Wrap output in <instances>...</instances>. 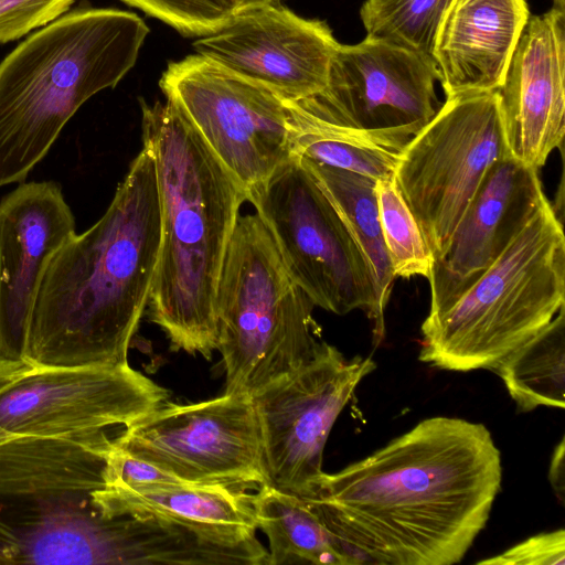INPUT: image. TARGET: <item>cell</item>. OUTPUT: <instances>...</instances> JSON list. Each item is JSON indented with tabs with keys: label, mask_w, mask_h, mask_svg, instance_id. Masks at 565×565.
Returning <instances> with one entry per match:
<instances>
[{
	"label": "cell",
	"mask_w": 565,
	"mask_h": 565,
	"mask_svg": "<svg viewBox=\"0 0 565 565\" xmlns=\"http://www.w3.org/2000/svg\"><path fill=\"white\" fill-rule=\"evenodd\" d=\"M225 393L254 396L320 348L313 302L292 280L258 215H239L216 291Z\"/></svg>",
	"instance_id": "cell-7"
},
{
	"label": "cell",
	"mask_w": 565,
	"mask_h": 565,
	"mask_svg": "<svg viewBox=\"0 0 565 565\" xmlns=\"http://www.w3.org/2000/svg\"><path fill=\"white\" fill-rule=\"evenodd\" d=\"M547 478L561 503L565 500V438H561L551 457Z\"/></svg>",
	"instance_id": "cell-31"
},
{
	"label": "cell",
	"mask_w": 565,
	"mask_h": 565,
	"mask_svg": "<svg viewBox=\"0 0 565 565\" xmlns=\"http://www.w3.org/2000/svg\"><path fill=\"white\" fill-rule=\"evenodd\" d=\"M380 221L395 278H428L433 255L393 175L375 184Z\"/></svg>",
	"instance_id": "cell-26"
},
{
	"label": "cell",
	"mask_w": 565,
	"mask_h": 565,
	"mask_svg": "<svg viewBox=\"0 0 565 565\" xmlns=\"http://www.w3.org/2000/svg\"><path fill=\"white\" fill-rule=\"evenodd\" d=\"M113 438L0 443V564H115L120 516L98 504Z\"/></svg>",
	"instance_id": "cell-5"
},
{
	"label": "cell",
	"mask_w": 565,
	"mask_h": 565,
	"mask_svg": "<svg viewBox=\"0 0 565 565\" xmlns=\"http://www.w3.org/2000/svg\"><path fill=\"white\" fill-rule=\"evenodd\" d=\"M250 494L257 529L266 535L268 565L363 563L324 525L308 501L265 483Z\"/></svg>",
	"instance_id": "cell-21"
},
{
	"label": "cell",
	"mask_w": 565,
	"mask_h": 565,
	"mask_svg": "<svg viewBox=\"0 0 565 565\" xmlns=\"http://www.w3.org/2000/svg\"><path fill=\"white\" fill-rule=\"evenodd\" d=\"M234 7L235 11H242L245 9L263 6L266 3L276 2L277 0H228Z\"/></svg>",
	"instance_id": "cell-33"
},
{
	"label": "cell",
	"mask_w": 565,
	"mask_h": 565,
	"mask_svg": "<svg viewBox=\"0 0 565 565\" xmlns=\"http://www.w3.org/2000/svg\"><path fill=\"white\" fill-rule=\"evenodd\" d=\"M75 0H0V44L64 15Z\"/></svg>",
	"instance_id": "cell-28"
},
{
	"label": "cell",
	"mask_w": 565,
	"mask_h": 565,
	"mask_svg": "<svg viewBox=\"0 0 565 565\" xmlns=\"http://www.w3.org/2000/svg\"><path fill=\"white\" fill-rule=\"evenodd\" d=\"M98 504L106 518L153 516L226 539L256 536L250 494L225 486L189 482L138 489L106 486L99 491Z\"/></svg>",
	"instance_id": "cell-20"
},
{
	"label": "cell",
	"mask_w": 565,
	"mask_h": 565,
	"mask_svg": "<svg viewBox=\"0 0 565 565\" xmlns=\"http://www.w3.org/2000/svg\"><path fill=\"white\" fill-rule=\"evenodd\" d=\"M30 366L31 364L23 361L0 358V391Z\"/></svg>",
	"instance_id": "cell-32"
},
{
	"label": "cell",
	"mask_w": 565,
	"mask_h": 565,
	"mask_svg": "<svg viewBox=\"0 0 565 565\" xmlns=\"http://www.w3.org/2000/svg\"><path fill=\"white\" fill-rule=\"evenodd\" d=\"M507 156L498 90L446 98L405 145L393 178L434 260L489 169Z\"/></svg>",
	"instance_id": "cell-9"
},
{
	"label": "cell",
	"mask_w": 565,
	"mask_h": 565,
	"mask_svg": "<svg viewBox=\"0 0 565 565\" xmlns=\"http://www.w3.org/2000/svg\"><path fill=\"white\" fill-rule=\"evenodd\" d=\"M375 367L371 358L345 359L322 341L307 363L252 396L270 484L306 499L313 497L324 472L330 431Z\"/></svg>",
	"instance_id": "cell-13"
},
{
	"label": "cell",
	"mask_w": 565,
	"mask_h": 565,
	"mask_svg": "<svg viewBox=\"0 0 565 565\" xmlns=\"http://www.w3.org/2000/svg\"><path fill=\"white\" fill-rule=\"evenodd\" d=\"M502 471L483 424L434 416L338 472H323L305 499L356 556L452 565L486 527Z\"/></svg>",
	"instance_id": "cell-1"
},
{
	"label": "cell",
	"mask_w": 565,
	"mask_h": 565,
	"mask_svg": "<svg viewBox=\"0 0 565 565\" xmlns=\"http://www.w3.org/2000/svg\"><path fill=\"white\" fill-rule=\"evenodd\" d=\"M107 487L148 488L184 482L158 466L111 445L105 467Z\"/></svg>",
	"instance_id": "cell-29"
},
{
	"label": "cell",
	"mask_w": 565,
	"mask_h": 565,
	"mask_svg": "<svg viewBox=\"0 0 565 565\" xmlns=\"http://www.w3.org/2000/svg\"><path fill=\"white\" fill-rule=\"evenodd\" d=\"M565 306V235L546 200L478 280L422 324L418 359L434 367L491 370Z\"/></svg>",
	"instance_id": "cell-6"
},
{
	"label": "cell",
	"mask_w": 565,
	"mask_h": 565,
	"mask_svg": "<svg viewBox=\"0 0 565 565\" xmlns=\"http://www.w3.org/2000/svg\"><path fill=\"white\" fill-rule=\"evenodd\" d=\"M166 22L185 35L206 36L226 25L236 13L228 0H122Z\"/></svg>",
	"instance_id": "cell-27"
},
{
	"label": "cell",
	"mask_w": 565,
	"mask_h": 565,
	"mask_svg": "<svg viewBox=\"0 0 565 565\" xmlns=\"http://www.w3.org/2000/svg\"><path fill=\"white\" fill-rule=\"evenodd\" d=\"M498 93L509 156L539 170L565 134V11L530 15Z\"/></svg>",
	"instance_id": "cell-18"
},
{
	"label": "cell",
	"mask_w": 565,
	"mask_h": 565,
	"mask_svg": "<svg viewBox=\"0 0 565 565\" xmlns=\"http://www.w3.org/2000/svg\"><path fill=\"white\" fill-rule=\"evenodd\" d=\"M547 198L539 170L507 156L492 164L428 276L429 311L440 315L503 253Z\"/></svg>",
	"instance_id": "cell-17"
},
{
	"label": "cell",
	"mask_w": 565,
	"mask_h": 565,
	"mask_svg": "<svg viewBox=\"0 0 565 565\" xmlns=\"http://www.w3.org/2000/svg\"><path fill=\"white\" fill-rule=\"evenodd\" d=\"M482 565H564V529L533 535L501 554L478 562Z\"/></svg>",
	"instance_id": "cell-30"
},
{
	"label": "cell",
	"mask_w": 565,
	"mask_h": 565,
	"mask_svg": "<svg viewBox=\"0 0 565 565\" xmlns=\"http://www.w3.org/2000/svg\"><path fill=\"white\" fill-rule=\"evenodd\" d=\"M161 220L150 320L174 351L211 359L218 343L216 291L246 192L172 102L141 103Z\"/></svg>",
	"instance_id": "cell-3"
},
{
	"label": "cell",
	"mask_w": 565,
	"mask_h": 565,
	"mask_svg": "<svg viewBox=\"0 0 565 565\" xmlns=\"http://www.w3.org/2000/svg\"><path fill=\"white\" fill-rule=\"evenodd\" d=\"M75 218L53 181L21 183L0 201V358L23 361L43 273L75 234Z\"/></svg>",
	"instance_id": "cell-16"
},
{
	"label": "cell",
	"mask_w": 565,
	"mask_h": 565,
	"mask_svg": "<svg viewBox=\"0 0 565 565\" xmlns=\"http://www.w3.org/2000/svg\"><path fill=\"white\" fill-rule=\"evenodd\" d=\"M160 238L154 161L142 147L104 215L50 259L30 318L24 362L38 367L129 364Z\"/></svg>",
	"instance_id": "cell-2"
},
{
	"label": "cell",
	"mask_w": 565,
	"mask_h": 565,
	"mask_svg": "<svg viewBox=\"0 0 565 565\" xmlns=\"http://www.w3.org/2000/svg\"><path fill=\"white\" fill-rule=\"evenodd\" d=\"M438 79L431 57L366 35L339 43L324 88L290 104L317 120L405 146L440 107Z\"/></svg>",
	"instance_id": "cell-14"
},
{
	"label": "cell",
	"mask_w": 565,
	"mask_h": 565,
	"mask_svg": "<svg viewBox=\"0 0 565 565\" xmlns=\"http://www.w3.org/2000/svg\"><path fill=\"white\" fill-rule=\"evenodd\" d=\"M160 87L246 193L294 157L288 104L269 89L200 54L170 63Z\"/></svg>",
	"instance_id": "cell-10"
},
{
	"label": "cell",
	"mask_w": 565,
	"mask_h": 565,
	"mask_svg": "<svg viewBox=\"0 0 565 565\" xmlns=\"http://www.w3.org/2000/svg\"><path fill=\"white\" fill-rule=\"evenodd\" d=\"M287 104L294 156L375 181L393 175L405 146L365 131L317 120Z\"/></svg>",
	"instance_id": "cell-24"
},
{
	"label": "cell",
	"mask_w": 565,
	"mask_h": 565,
	"mask_svg": "<svg viewBox=\"0 0 565 565\" xmlns=\"http://www.w3.org/2000/svg\"><path fill=\"white\" fill-rule=\"evenodd\" d=\"M530 15L525 0H452L431 52L446 98L498 90Z\"/></svg>",
	"instance_id": "cell-19"
},
{
	"label": "cell",
	"mask_w": 565,
	"mask_h": 565,
	"mask_svg": "<svg viewBox=\"0 0 565 565\" xmlns=\"http://www.w3.org/2000/svg\"><path fill=\"white\" fill-rule=\"evenodd\" d=\"M338 44L324 21L301 18L276 1L236 12L193 47L282 100L296 103L324 88Z\"/></svg>",
	"instance_id": "cell-15"
},
{
	"label": "cell",
	"mask_w": 565,
	"mask_h": 565,
	"mask_svg": "<svg viewBox=\"0 0 565 565\" xmlns=\"http://www.w3.org/2000/svg\"><path fill=\"white\" fill-rule=\"evenodd\" d=\"M298 158L332 202L362 253L373 281L379 313L384 318L395 276L381 227L376 181Z\"/></svg>",
	"instance_id": "cell-22"
},
{
	"label": "cell",
	"mask_w": 565,
	"mask_h": 565,
	"mask_svg": "<svg viewBox=\"0 0 565 565\" xmlns=\"http://www.w3.org/2000/svg\"><path fill=\"white\" fill-rule=\"evenodd\" d=\"M148 33L132 12L86 8L43 26L0 62V188L24 181L78 108L120 82Z\"/></svg>",
	"instance_id": "cell-4"
},
{
	"label": "cell",
	"mask_w": 565,
	"mask_h": 565,
	"mask_svg": "<svg viewBox=\"0 0 565 565\" xmlns=\"http://www.w3.org/2000/svg\"><path fill=\"white\" fill-rule=\"evenodd\" d=\"M168 391L132 369L30 366L0 391V443L15 437L95 441L167 402Z\"/></svg>",
	"instance_id": "cell-12"
},
{
	"label": "cell",
	"mask_w": 565,
	"mask_h": 565,
	"mask_svg": "<svg viewBox=\"0 0 565 565\" xmlns=\"http://www.w3.org/2000/svg\"><path fill=\"white\" fill-rule=\"evenodd\" d=\"M452 0H365L360 17L367 35L431 57L441 19Z\"/></svg>",
	"instance_id": "cell-25"
},
{
	"label": "cell",
	"mask_w": 565,
	"mask_h": 565,
	"mask_svg": "<svg viewBox=\"0 0 565 565\" xmlns=\"http://www.w3.org/2000/svg\"><path fill=\"white\" fill-rule=\"evenodd\" d=\"M554 1V8L565 11V0H553Z\"/></svg>",
	"instance_id": "cell-34"
},
{
	"label": "cell",
	"mask_w": 565,
	"mask_h": 565,
	"mask_svg": "<svg viewBox=\"0 0 565 565\" xmlns=\"http://www.w3.org/2000/svg\"><path fill=\"white\" fill-rule=\"evenodd\" d=\"M491 371L503 381L519 412L565 406V306L536 334Z\"/></svg>",
	"instance_id": "cell-23"
},
{
	"label": "cell",
	"mask_w": 565,
	"mask_h": 565,
	"mask_svg": "<svg viewBox=\"0 0 565 565\" xmlns=\"http://www.w3.org/2000/svg\"><path fill=\"white\" fill-rule=\"evenodd\" d=\"M292 280L315 306L335 315L362 310L373 344L384 339L371 274L339 212L298 157L246 193Z\"/></svg>",
	"instance_id": "cell-8"
},
{
	"label": "cell",
	"mask_w": 565,
	"mask_h": 565,
	"mask_svg": "<svg viewBox=\"0 0 565 565\" xmlns=\"http://www.w3.org/2000/svg\"><path fill=\"white\" fill-rule=\"evenodd\" d=\"M113 445L189 483L258 489L269 483L253 399L163 403L120 429Z\"/></svg>",
	"instance_id": "cell-11"
}]
</instances>
